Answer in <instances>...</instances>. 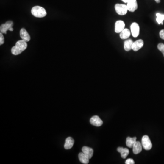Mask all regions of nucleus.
Returning a JSON list of instances; mask_svg holds the SVG:
<instances>
[{"instance_id": "nucleus-1", "label": "nucleus", "mask_w": 164, "mask_h": 164, "mask_svg": "<svg viewBox=\"0 0 164 164\" xmlns=\"http://www.w3.org/2000/svg\"><path fill=\"white\" fill-rule=\"evenodd\" d=\"M27 47V43L24 40H19L16 43L15 46L12 48L11 51L14 55H18L25 50Z\"/></svg>"}, {"instance_id": "nucleus-2", "label": "nucleus", "mask_w": 164, "mask_h": 164, "mask_svg": "<svg viewBox=\"0 0 164 164\" xmlns=\"http://www.w3.org/2000/svg\"><path fill=\"white\" fill-rule=\"evenodd\" d=\"M32 15L36 18H42L47 15L46 10L40 6H35L33 7L31 10Z\"/></svg>"}, {"instance_id": "nucleus-3", "label": "nucleus", "mask_w": 164, "mask_h": 164, "mask_svg": "<svg viewBox=\"0 0 164 164\" xmlns=\"http://www.w3.org/2000/svg\"><path fill=\"white\" fill-rule=\"evenodd\" d=\"M115 10L118 15L123 16L127 13L128 9L127 5L122 4H116L115 5Z\"/></svg>"}, {"instance_id": "nucleus-4", "label": "nucleus", "mask_w": 164, "mask_h": 164, "mask_svg": "<svg viewBox=\"0 0 164 164\" xmlns=\"http://www.w3.org/2000/svg\"><path fill=\"white\" fill-rule=\"evenodd\" d=\"M142 146L146 151L151 150L152 147V144L150 138L147 135H144L142 139Z\"/></svg>"}, {"instance_id": "nucleus-5", "label": "nucleus", "mask_w": 164, "mask_h": 164, "mask_svg": "<svg viewBox=\"0 0 164 164\" xmlns=\"http://www.w3.org/2000/svg\"><path fill=\"white\" fill-rule=\"evenodd\" d=\"M13 26V22L11 21H9L6 22L5 24H2L0 27V31L2 33L7 34V32L9 30L11 27Z\"/></svg>"}, {"instance_id": "nucleus-6", "label": "nucleus", "mask_w": 164, "mask_h": 164, "mask_svg": "<svg viewBox=\"0 0 164 164\" xmlns=\"http://www.w3.org/2000/svg\"><path fill=\"white\" fill-rule=\"evenodd\" d=\"M131 34L135 38H136L140 34V26L136 22H133L130 26Z\"/></svg>"}, {"instance_id": "nucleus-7", "label": "nucleus", "mask_w": 164, "mask_h": 164, "mask_svg": "<svg viewBox=\"0 0 164 164\" xmlns=\"http://www.w3.org/2000/svg\"><path fill=\"white\" fill-rule=\"evenodd\" d=\"M128 11L131 12H134L138 8L136 0H129L127 4Z\"/></svg>"}, {"instance_id": "nucleus-8", "label": "nucleus", "mask_w": 164, "mask_h": 164, "mask_svg": "<svg viewBox=\"0 0 164 164\" xmlns=\"http://www.w3.org/2000/svg\"><path fill=\"white\" fill-rule=\"evenodd\" d=\"M125 27V24L123 21H117L115 24V32L116 33H121Z\"/></svg>"}, {"instance_id": "nucleus-9", "label": "nucleus", "mask_w": 164, "mask_h": 164, "mask_svg": "<svg viewBox=\"0 0 164 164\" xmlns=\"http://www.w3.org/2000/svg\"><path fill=\"white\" fill-rule=\"evenodd\" d=\"M90 122L91 124L97 127L101 126L103 124V121L100 119V118L98 116H93L90 118Z\"/></svg>"}, {"instance_id": "nucleus-10", "label": "nucleus", "mask_w": 164, "mask_h": 164, "mask_svg": "<svg viewBox=\"0 0 164 164\" xmlns=\"http://www.w3.org/2000/svg\"><path fill=\"white\" fill-rule=\"evenodd\" d=\"M144 41L142 39H139L134 42L132 45V49L136 51L141 49L144 46Z\"/></svg>"}, {"instance_id": "nucleus-11", "label": "nucleus", "mask_w": 164, "mask_h": 164, "mask_svg": "<svg viewBox=\"0 0 164 164\" xmlns=\"http://www.w3.org/2000/svg\"><path fill=\"white\" fill-rule=\"evenodd\" d=\"M20 36L22 40H24L25 42H29L30 40V36L25 28H22L21 29L20 32Z\"/></svg>"}, {"instance_id": "nucleus-12", "label": "nucleus", "mask_w": 164, "mask_h": 164, "mask_svg": "<svg viewBox=\"0 0 164 164\" xmlns=\"http://www.w3.org/2000/svg\"><path fill=\"white\" fill-rule=\"evenodd\" d=\"M82 151L89 158V159L92 157L93 154V150L91 148L84 146L82 149Z\"/></svg>"}, {"instance_id": "nucleus-13", "label": "nucleus", "mask_w": 164, "mask_h": 164, "mask_svg": "<svg viewBox=\"0 0 164 164\" xmlns=\"http://www.w3.org/2000/svg\"><path fill=\"white\" fill-rule=\"evenodd\" d=\"M142 145L139 141H136L133 147V152L134 154H137L141 152L142 150Z\"/></svg>"}, {"instance_id": "nucleus-14", "label": "nucleus", "mask_w": 164, "mask_h": 164, "mask_svg": "<svg viewBox=\"0 0 164 164\" xmlns=\"http://www.w3.org/2000/svg\"><path fill=\"white\" fill-rule=\"evenodd\" d=\"M74 143V140L71 137H68L66 139V142L64 145V148L66 150H69L73 147Z\"/></svg>"}, {"instance_id": "nucleus-15", "label": "nucleus", "mask_w": 164, "mask_h": 164, "mask_svg": "<svg viewBox=\"0 0 164 164\" xmlns=\"http://www.w3.org/2000/svg\"><path fill=\"white\" fill-rule=\"evenodd\" d=\"M118 152L121 154V156L123 159H125L129 153V150L127 148H124L123 147H118L117 149Z\"/></svg>"}, {"instance_id": "nucleus-16", "label": "nucleus", "mask_w": 164, "mask_h": 164, "mask_svg": "<svg viewBox=\"0 0 164 164\" xmlns=\"http://www.w3.org/2000/svg\"><path fill=\"white\" fill-rule=\"evenodd\" d=\"M79 158L80 161L83 164H87L89 162V158L87 155H86L83 152L79 154Z\"/></svg>"}, {"instance_id": "nucleus-17", "label": "nucleus", "mask_w": 164, "mask_h": 164, "mask_svg": "<svg viewBox=\"0 0 164 164\" xmlns=\"http://www.w3.org/2000/svg\"><path fill=\"white\" fill-rule=\"evenodd\" d=\"M130 31L127 28H125L120 33V38L122 39H127L130 36Z\"/></svg>"}, {"instance_id": "nucleus-18", "label": "nucleus", "mask_w": 164, "mask_h": 164, "mask_svg": "<svg viewBox=\"0 0 164 164\" xmlns=\"http://www.w3.org/2000/svg\"><path fill=\"white\" fill-rule=\"evenodd\" d=\"M136 137L131 138L130 137H128L126 139V144L128 147L133 148L134 144L136 142Z\"/></svg>"}, {"instance_id": "nucleus-19", "label": "nucleus", "mask_w": 164, "mask_h": 164, "mask_svg": "<svg viewBox=\"0 0 164 164\" xmlns=\"http://www.w3.org/2000/svg\"><path fill=\"white\" fill-rule=\"evenodd\" d=\"M134 42L131 39H129L126 40L124 43V49L126 51H129L132 49V45Z\"/></svg>"}, {"instance_id": "nucleus-20", "label": "nucleus", "mask_w": 164, "mask_h": 164, "mask_svg": "<svg viewBox=\"0 0 164 164\" xmlns=\"http://www.w3.org/2000/svg\"><path fill=\"white\" fill-rule=\"evenodd\" d=\"M156 21L158 22L159 24L163 25V21L164 20V14H161L157 13L156 14Z\"/></svg>"}, {"instance_id": "nucleus-21", "label": "nucleus", "mask_w": 164, "mask_h": 164, "mask_svg": "<svg viewBox=\"0 0 164 164\" xmlns=\"http://www.w3.org/2000/svg\"><path fill=\"white\" fill-rule=\"evenodd\" d=\"M158 49L161 51V53H164V44L163 43H160L158 45Z\"/></svg>"}, {"instance_id": "nucleus-22", "label": "nucleus", "mask_w": 164, "mask_h": 164, "mask_svg": "<svg viewBox=\"0 0 164 164\" xmlns=\"http://www.w3.org/2000/svg\"><path fill=\"white\" fill-rule=\"evenodd\" d=\"M4 37L3 36V34L1 32L0 33V45L3 44L4 43Z\"/></svg>"}, {"instance_id": "nucleus-23", "label": "nucleus", "mask_w": 164, "mask_h": 164, "mask_svg": "<svg viewBox=\"0 0 164 164\" xmlns=\"http://www.w3.org/2000/svg\"><path fill=\"white\" fill-rule=\"evenodd\" d=\"M125 164H135V161L132 159H128L126 160L125 161Z\"/></svg>"}, {"instance_id": "nucleus-24", "label": "nucleus", "mask_w": 164, "mask_h": 164, "mask_svg": "<svg viewBox=\"0 0 164 164\" xmlns=\"http://www.w3.org/2000/svg\"><path fill=\"white\" fill-rule=\"evenodd\" d=\"M160 38L161 39L164 40V29L161 30L160 32Z\"/></svg>"}, {"instance_id": "nucleus-25", "label": "nucleus", "mask_w": 164, "mask_h": 164, "mask_svg": "<svg viewBox=\"0 0 164 164\" xmlns=\"http://www.w3.org/2000/svg\"><path fill=\"white\" fill-rule=\"evenodd\" d=\"M122 1L123 2H124V3H127V2H128L129 0H122Z\"/></svg>"}, {"instance_id": "nucleus-26", "label": "nucleus", "mask_w": 164, "mask_h": 164, "mask_svg": "<svg viewBox=\"0 0 164 164\" xmlns=\"http://www.w3.org/2000/svg\"><path fill=\"white\" fill-rule=\"evenodd\" d=\"M154 1H155L157 3H160V0H154Z\"/></svg>"}, {"instance_id": "nucleus-27", "label": "nucleus", "mask_w": 164, "mask_h": 164, "mask_svg": "<svg viewBox=\"0 0 164 164\" xmlns=\"http://www.w3.org/2000/svg\"><path fill=\"white\" fill-rule=\"evenodd\" d=\"M9 31H13V27H11V28L9 29Z\"/></svg>"}, {"instance_id": "nucleus-28", "label": "nucleus", "mask_w": 164, "mask_h": 164, "mask_svg": "<svg viewBox=\"0 0 164 164\" xmlns=\"http://www.w3.org/2000/svg\"><path fill=\"white\" fill-rule=\"evenodd\" d=\"M162 54H163V56H164V53H162Z\"/></svg>"}]
</instances>
